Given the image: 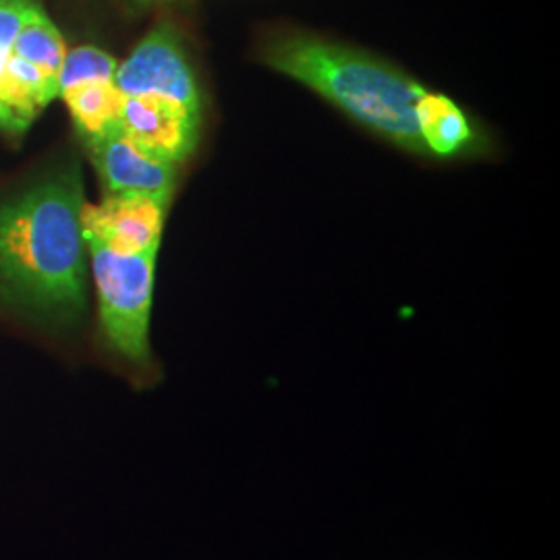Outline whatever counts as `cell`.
<instances>
[{"label":"cell","instance_id":"6da1fadb","mask_svg":"<svg viewBox=\"0 0 560 560\" xmlns=\"http://www.w3.org/2000/svg\"><path fill=\"white\" fill-rule=\"evenodd\" d=\"M83 183L67 168L0 208V298L59 322L88 301Z\"/></svg>","mask_w":560,"mask_h":560},{"label":"cell","instance_id":"7a4b0ae2","mask_svg":"<svg viewBox=\"0 0 560 560\" xmlns=\"http://www.w3.org/2000/svg\"><path fill=\"white\" fill-rule=\"evenodd\" d=\"M261 60L332 102L363 127L405 150L425 154L416 120V104L425 88L388 62L303 34L268 42Z\"/></svg>","mask_w":560,"mask_h":560},{"label":"cell","instance_id":"3957f363","mask_svg":"<svg viewBox=\"0 0 560 560\" xmlns=\"http://www.w3.org/2000/svg\"><path fill=\"white\" fill-rule=\"evenodd\" d=\"M83 237L98 293L102 335L120 360L148 368L152 363L150 316L159 247L125 256L96 237L85 233Z\"/></svg>","mask_w":560,"mask_h":560},{"label":"cell","instance_id":"277c9868","mask_svg":"<svg viewBox=\"0 0 560 560\" xmlns=\"http://www.w3.org/2000/svg\"><path fill=\"white\" fill-rule=\"evenodd\" d=\"M115 85L122 96H152L201 115L200 88L171 23L156 25L120 62Z\"/></svg>","mask_w":560,"mask_h":560},{"label":"cell","instance_id":"5b68a950","mask_svg":"<svg viewBox=\"0 0 560 560\" xmlns=\"http://www.w3.org/2000/svg\"><path fill=\"white\" fill-rule=\"evenodd\" d=\"M85 148L106 196H143L171 203L177 164L143 150L122 131L120 122Z\"/></svg>","mask_w":560,"mask_h":560},{"label":"cell","instance_id":"8992f818","mask_svg":"<svg viewBox=\"0 0 560 560\" xmlns=\"http://www.w3.org/2000/svg\"><path fill=\"white\" fill-rule=\"evenodd\" d=\"M120 127L143 150L162 161H187L198 148L201 115L152 96H122Z\"/></svg>","mask_w":560,"mask_h":560},{"label":"cell","instance_id":"52a82bcc","mask_svg":"<svg viewBox=\"0 0 560 560\" xmlns=\"http://www.w3.org/2000/svg\"><path fill=\"white\" fill-rule=\"evenodd\" d=\"M168 203L143 196H106L102 203H83V233L101 240L117 254H141L161 245Z\"/></svg>","mask_w":560,"mask_h":560},{"label":"cell","instance_id":"ba28073f","mask_svg":"<svg viewBox=\"0 0 560 560\" xmlns=\"http://www.w3.org/2000/svg\"><path fill=\"white\" fill-rule=\"evenodd\" d=\"M416 120L425 152L441 159L459 154L474 136L471 125L459 106L451 98L428 90L416 104Z\"/></svg>","mask_w":560,"mask_h":560},{"label":"cell","instance_id":"9c48e42d","mask_svg":"<svg viewBox=\"0 0 560 560\" xmlns=\"http://www.w3.org/2000/svg\"><path fill=\"white\" fill-rule=\"evenodd\" d=\"M59 96L67 104L85 145L98 140L120 122L122 94L115 81H88L62 90Z\"/></svg>","mask_w":560,"mask_h":560},{"label":"cell","instance_id":"30bf717a","mask_svg":"<svg viewBox=\"0 0 560 560\" xmlns=\"http://www.w3.org/2000/svg\"><path fill=\"white\" fill-rule=\"evenodd\" d=\"M65 42L57 25L38 7L25 23L21 25L20 34L13 42L11 55L34 65L44 80L48 81L59 92L60 67L65 59Z\"/></svg>","mask_w":560,"mask_h":560},{"label":"cell","instance_id":"8fae6325","mask_svg":"<svg viewBox=\"0 0 560 560\" xmlns=\"http://www.w3.org/2000/svg\"><path fill=\"white\" fill-rule=\"evenodd\" d=\"M119 62L96 46H78L65 52L60 67L59 94L88 81H115Z\"/></svg>","mask_w":560,"mask_h":560},{"label":"cell","instance_id":"7c38bea8","mask_svg":"<svg viewBox=\"0 0 560 560\" xmlns=\"http://www.w3.org/2000/svg\"><path fill=\"white\" fill-rule=\"evenodd\" d=\"M38 7V0H0V75L4 71L21 25Z\"/></svg>","mask_w":560,"mask_h":560},{"label":"cell","instance_id":"4fadbf2b","mask_svg":"<svg viewBox=\"0 0 560 560\" xmlns=\"http://www.w3.org/2000/svg\"><path fill=\"white\" fill-rule=\"evenodd\" d=\"M138 4H156V2H171V0H136Z\"/></svg>","mask_w":560,"mask_h":560}]
</instances>
